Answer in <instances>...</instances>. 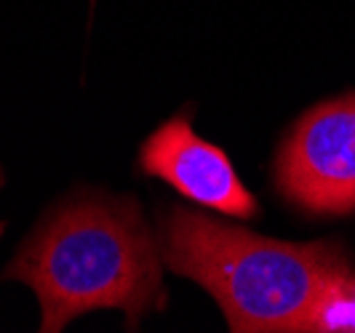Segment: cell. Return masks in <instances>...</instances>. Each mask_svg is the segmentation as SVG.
Segmentation results:
<instances>
[{"label":"cell","instance_id":"obj_2","mask_svg":"<svg viewBox=\"0 0 355 333\" xmlns=\"http://www.w3.org/2000/svg\"><path fill=\"white\" fill-rule=\"evenodd\" d=\"M3 280L35 291L40 331L59 333L94 309H121L125 325L166 304L160 243L137 200L86 197L56 208L19 248Z\"/></svg>","mask_w":355,"mask_h":333},{"label":"cell","instance_id":"obj_3","mask_svg":"<svg viewBox=\"0 0 355 333\" xmlns=\"http://www.w3.org/2000/svg\"><path fill=\"white\" fill-rule=\"evenodd\" d=\"M275 184L310 213L355 210V93L304 112L278 152Z\"/></svg>","mask_w":355,"mask_h":333},{"label":"cell","instance_id":"obj_1","mask_svg":"<svg viewBox=\"0 0 355 333\" xmlns=\"http://www.w3.org/2000/svg\"><path fill=\"white\" fill-rule=\"evenodd\" d=\"M160 256L211 294L235 333L355 331V275L331 243L272 240L177 206Z\"/></svg>","mask_w":355,"mask_h":333},{"label":"cell","instance_id":"obj_4","mask_svg":"<svg viewBox=\"0 0 355 333\" xmlns=\"http://www.w3.org/2000/svg\"><path fill=\"white\" fill-rule=\"evenodd\" d=\"M139 165L198 206L232 219H254L259 213L257 197L238 179L230 158L200 139L187 118H174L153 131L142 144Z\"/></svg>","mask_w":355,"mask_h":333}]
</instances>
